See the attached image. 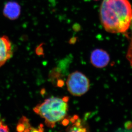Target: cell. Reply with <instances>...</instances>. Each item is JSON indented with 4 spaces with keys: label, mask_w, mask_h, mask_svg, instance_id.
Instances as JSON below:
<instances>
[{
    "label": "cell",
    "mask_w": 132,
    "mask_h": 132,
    "mask_svg": "<svg viewBox=\"0 0 132 132\" xmlns=\"http://www.w3.org/2000/svg\"><path fill=\"white\" fill-rule=\"evenodd\" d=\"M130 27V42L127 54L126 57L130 62V65L132 67V20Z\"/></svg>",
    "instance_id": "obj_7"
},
{
    "label": "cell",
    "mask_w": 132,
    "mask_h": 132,
    "mask_svg": "<svg viewBox=\"0 0 132 132\" xmlns=\"http://www.w3.org/2000/svg\"><path fill=\"white\" fill-rule=\"evenodd\" d=\"M30 132H43V131H42L41 130H37L36 129H35L31 128L30 130Z\"/></svg>",
    "instance_id": "obj_9"
},
{
    "label": "cell",
    "mask_w": 132,
    "mask_h": 132,
    "mask_svg": "<svg viewBox=\"0 0 132 132\" xmlns=\"http://www.w3.org/2000/svg\"><path fill=\"white\" fill-rule=\"evenodd\" d=\"M0 132H9V127L0 118Z\"/></svg>",
    "instance_id": "obj_8"
},
{
    "label": "cell",
    "mask_w": 132,
    "mask_h": 132,
    "mask_svg": "<svg viewBox=\"0 0 132 132\" xmlns=\"http://www.w3.org/2000/svg\"><path fill=\"white\" fill-rule=\"evenodd\" d=\"M68 91L75 96H81L86 93L90 87V82L82 72L76 71L69 75L66 81Z\"/></svg>",
    "instance_id": "obj_3"
},
{
    "label": "cell",
    "mask_w": 132,
    "mask_h": 132,
    "mask_svg": "<svg viewBox=\"0 0 132 132\" xmlns=\"http://www.w3.org/2000/svg\"><path fill=\"white\" fill-rule=\"evenodd\" d=\"M69 100L67 97L49 98L37 105L34 111L45 119L47 126L53 128L66 116Z\"/></svg>",
    "instance_id": "obj_2"
},
{
    "label": "cell",
    "mask_w": 132,
    "mask_h": 132,
    "mask_svg": "<svg viewBox=\"0 0 132 132\" xmlns=\"http://www.w3.org/2000/svg\"><path fill=\"white\" fill-rule=\"evenodd\" d=\"M90 61L95 67L101 68L108 65L110 61V55L104 50L96 49L91 54Z\"/></svg>",
    "instance_id": "obj_5"
},
{
    "label": "cell",
    "mask_w": 132,
    "mask_h": 132,
    "mask_svg": "<svg viewBox=\"0 0 132 132\" xmlns=\"http://www.w3.org/2000/svg\"><path fill=\"white\" fill-rule=\"evenodd\" d=\"M100 16L106 31L114 34L125 32L132 21V6L128 0H103Z\"/></svg>",
    "instance_id": "obj_1"
},
{
    "label": "cell",
    "mask_w": 132,
    "mask_h": 132,
    "mask_svg": "<svg viewBox=\"0 0 132 132\" xmlns=\"http://www.w3.org/2000/svg\"><path fill=\"white\" fill-rule=\"evenodd\" d=\"M13 55V46L6 36H0V67L4 65Z\"/></svg>",
    "instance_id": "obj_4"
},
{
    "label": "cell",
    "mask_w": 132,
    "mask_h": 132,
    "mask_svg": "<svg viewBox=\"0 0 132 132\" xmlns=\"http://www.w3.org/2000/svg\"><path fill=\"white\" fill-rule=\"evenodd\" d=\"M21 13L19 4L15 1H8L5 4L3 10V14L7 19L15 20L18 19Z\"/></svg>",
    "instance_id": "obj_6"
},
{
    "label": "cell",
    "mask_w": 132,
    "mask_h": 132,
    "mask_svg": "<svg viewBox=\"0 0 132 132\" xmlns=\"http://www.w3.org/2000/svg\"><path fill=\"white\" fill-rule=\"evenodd\" d=\"M95 1H98V0H95Z\"/></svg>",
    "instance_id": "obj_10"
}]
</instances>
